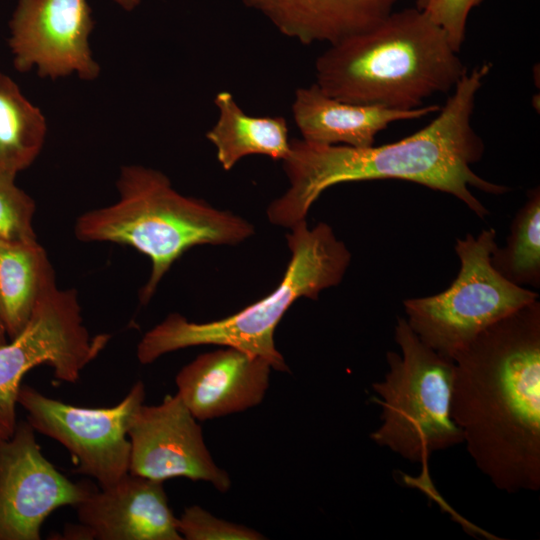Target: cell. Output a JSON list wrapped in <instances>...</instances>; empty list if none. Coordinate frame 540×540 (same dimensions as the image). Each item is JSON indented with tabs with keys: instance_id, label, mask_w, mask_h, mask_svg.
<instances>
[{
	"instance_id": "1",
	"label": "cell",
	"mask_w": 540,
	"mask_h": 540,
	"mask_svg": "<svg viewBox=\"0 0 540 540\" xmlns=\"http://www.w3.org/2000/svg\"><path fill=\"white\" fill-rule=\"evenodd\" d=\"M491 68L490 62H484L467 70L437 116L396 142L351 147L290 139L289 155L282 161L289 188L268 206L270 223L291 228L306 218L313 203L331 186L381 179L413 182L450 194L485 218L489 211L471 188L494 195L510 190L471 168L484 153L472 115L478 91Z\"/></svg>"
},
{
	"instance_id": "2",
	"label": "cell",
	"mask_w": 540,
	"mask_h": 540,
	"mask_svg": "<svg viewBox=\"0 0 540 540\" xmlns=\"http://www.w3.org/2000/svg\"><path fill=\"white\" fill-rule=\"evenodd\" d=\"M451 416L478 469L507 493L540 489V303L482 331L452 358Z\"/></svg>"
},
{
	"instance_id": "3",
	"label": "cell",
	"mask_w": 540,
	"mask_h": 540,
	"mask_svg": "<svg viewBox=\"0 0 540 540\" xmlns=\"http://www.w3.org/2000/svg\"><path fill=\"white\" fill-rule=\"evenodd\" d=\"M466 71L443 30L415 7L328 45L315 61V83L341 101L409 111L453 90Z\"/></svg>"
},
{
	"instance_id": "4",
	"label": "cell",
	"mask_w": 540,
	"mask_h": 540,
	"mask_svg": "<svg viewBox=\"0 0 540 540\" xmlns=\"http://www.w3.org/2000/svg\"><path fill=\"white\" fill-rule=\"evenodd\" d=\"M116 185L119 200L79 216L74 232L81 241L130 246L150 259L151 273L139 296L142 304L190 248L236 245L255 232L239 215L180 194L158 170L124 166Z\"/></svg>"
},
{
	"instance_id": "5",
	"label": "cell",
	"mask_w": 540,
	"mask_h": 540,
	"mask_svg": "<svg viewBox=\"0 0 540 540\" xmlns=\"http://www.w3.org/2000/svg\"><path fill=\"white\" fill-rule=\"evenodd\" d=\"M287 234L291 258L277 287L264 298L219 320L197 323L178 313L169 314L147 331L137 345L141 364L164 354L200 345L232 347L265 359L272 369L289 372L277 350L274 332L284 314L299 298L318 299L321 291L337 286L351 261V253L324 222L309 228L306 219Z\"/></svg>"
},
{
	"instance_id": "6",
	"label": "cell",
	"mask_w": 540,
	"mask_h": 540,
	"mask_svg": "<svg viewBox=\"0 0 540 540\" xmlns=\"http://www.w3.org/2000/svg\"><path fill=\"white\" fill-rule=\"evenodd\" d=\"M394 338L401 352L387 353L388 371L372 384L381 424L370 438L410 462L425 463L432 453L463 443L451 416L454 361L422 342L405 318L397 319Z\"/></svg>"
},
{
	"instance_id": "7",
	"label": "cell",
	"mask_w": 540,
	"mask_h": 540,
	"mask_svg": "<svg viewBox=\"0 0 540 540\" xmlns=\"http://www.w3.org/2000/svg\"><path fill=\"white\" fill-rule=\"evenodd\" d=\"M495 229L456 239L457 277L444 291L403 302L411 329L426 345L452 360L482 331L537 301L538 293L515 285L491 263L497 247Z\"/></svg>"
},
{
	"instance_id": "8",
	"label": "cell",
	"mask_w": 540,
	"mask_h": 540,
	"mask_svg": "<svg viewBox=\"0 0 540 540\" xmlns=\"http://www.w3.org/2000/svg\"><path fill=\"white\" fill-rule=\"evenodd\" d=\"M109 339L108 334H89L76 290L56 286L45 295L24 329L0 345V438L14 434L17 397L29 370L47 365L56 379L76 383Z\"/></svg>"
},
{
	"instance_id": "9",
	"label": "cell",
	"mask_w": 540,
	"mask_h": 540,
	"mask_svg": "<svg viewBox=\"0 0 540 540\" xmlns=\"http://www.w3.org/2000/svg\"><path fill=\"white\" fill-rule=\"evenodd\" d=\"M145 386L136 382L116 405L87 408L50 398L22 384L17 403L35 431L62 444L77 462L76 473L108 487L129 472L130 441L127 431L137 409L144 404Z\"/></svg>"
},
{
	"instance_id": "10",
	"label": "cell",
	"mask_w": 540,
	"mask_h": 540,
	"mask_svg": "<svg viewBox=\"0 0 540 540\" xmlns=\"http://www.w3.org/2000/svg\"><path fill=\"white\" fill-rule=\"evenodd\" d=\"M72 482L41 452L28 421L0 438V540H39L46 518L62 506L76 507L94 489Z\"/></svg>"
},
{
	"instance_id": "11",
	"label": "cell",
	"mask_w": 540,
	"mask_h": 540,
	"mask_svg": "<svg viewBox=\"0 0 540 540\" xmlns=\"http://www.w3.org/2000/svg\"><path fill=\"white\" fill-rule=\"evenodd\" d=\"M127 436L129 473L161 482L185 477L209 482L220 492L230 489L228 473L214 462L201 426L177 393L166 395L158 405L142 404Z\"/></svg>"
},
{
	"instance_id": "12",
	"label": "cell",
	"mask_w": 540,
	"mask_h": 540,
	"mask_svg": "<svg viewBox=\"0 0 540 540\" xmlns=\"http://www.w3.org/2000/svg\"><path fill=\"white\" fill-rule=\"evenodd\" d=\"M93 27L87 0H19L9 39L16 70L37 66L41 77L77 72L82 79L96 78L100 67L88 42Z\"/></svg>"
},
{
	"instance_id": "13",
	"label": "cell",
	"mask_w": 540,
	"mask_h": 540,
	"mask_svg": "<svg viewBox=\"0 0 540 540\" xmlns=\"http://www.w3.org/2000/svg\"><path fill=\"white\" fill-rule=\"evenodd\" d=\"M271 370L265 359L225 347L182 367L175 378L177 394L197 420L224 417L260 404Z\"/></svg>"
},
{
	"instance_id": "14",
	"label": "cell",
	"mask_w": 540,
	"mask_h": 540,
	"mask_svg": "<svg viewBox=\"0 0 540 540\" xmlns=\"http://www.w3.org/2000/svg\"><path fill=\"white\" fill-rule=\"evenodd\" d=\"M76 509L92 539H183L163 482L129 472L108 487L95 488Z\"/></svg>"
},
{
	"instance_id": "15",
	"label": "cell",
	"mask_w": 540,
	"mask_h": 540,
	"mask_svg": "<svg viewBox=\"0 0 540 540\" xmlns=\"http://www.w3.org/2000/svg\"><path fill=\"white\" fill-rule=\"evenodd\" d=\"M292 116L303 140L326 145L369 147L392 122L419 119L437 113V104L401 111L379 105L355 104L335 99L316 83L294 93Z\"/></svg>"
},
{
	"instance_id": "16",
	"label": "cell",
	"mask_w": 540,
	"mask_h": 540,
	"mask_svg": "<svg viewBox=\"0 0 540 540\" xmlns=\"http://www.w3.org/2000/svg\"><path fill=\"white\" fill-rule=\"evenodd\" d=\"M398 0H241L303 45L336 44L382 20Z\"/></svg>"
},
{
	"instance_id": "17",
	"label": "cell",
	"mask_w": 540,
	"mask_h": 540,
	"mask_svg": "<svg viewBox=\"0 0 540 540\" xmlns=\"http://www.w3.org/2000/svg\"><path fill=\"white\" fill-rule=\"evenodd\" d=\"M213 102L218 117L206 138L215 147L217 160L225 171L249 155L281 161L287 158L290 139L284 117L248 115L228 91L218 92Z\"/></svg>"
},
{
	"instance_id": "18",
	"label": "cell",
	"mask_w": 540,
	"mask_h": 540,
	"mask_svg": "<svg viewBox=\"0 0 540 540\" xmlns=\"http://www.w3.org/2000/svg\"><path fill=\"white\" fill-rule=\"evenodd\" d=\"M54 287L55 275L45 249L32 242H0V323L16 337L35 307Z\"/></svg>"
},
{
	"instance_id": "19",
	"label": "cell",
	"mask_w": 540,
	"mask_h": 540,
	"mask_svg": "<svg viewBox=\"0 0 540 540\" xmlns=\"http://www.w3.org/2000/svg\"><path fill=\"white\" fill-rule=\"evenodd\" d=\"M42 112L0 73V173L16 177L39 155L46 136Z\"/></svg>"
},
{
	"instance_id": "20",
	"label": "cell",
	"mask_w": 540,
	"mask_h": 540,
	"mask_svg": "<svg viewBox=\"0 0 540 540\" xmlns=\"http://www.w3.org/2000/svg\"><path fill=\"white\" fill-rule=\"evenodd\" d=\"M496 271L511 283L525 287L540 285V190L529 191L516 213L504 248L491 256Z\"/></svg>"
},
{
	"instance_id": "21",
	"label": "cell",
	"mask_w": 540,
	"mask_h": 540,
	"mask_svg": "<svg viewBox=\"0 0 540 540\" xmlns=\"http://www.w3.org/2000/svg\"><path fill=\"white\" fill-rule=\"evenodd\" d=\"M14 180L15 176L0 173V242L36 241L35 202Z\"/></svg>"
},
{
	"instance_id": "22",
	"label": "cell",
	"mask_w": 540,
	"mask_h": 540,
	"mask_svg": "<svg viewBox=\"0 0 540 540\" xmlns=\"http://www.w3.org/2000/svg\"><path fill=\"white\" fill-rule=\"evenodd\" d=\"M177 530L187 540H261L258 531L213 516L198 505L186 508L177 518Z\"/></svg>"
},
{
	"instance_id": "23",
	"label": "cell",
	"mask_w": 540,
	"mask_h": 540,
	"mask_svg": "<svg viewBox=\"0 0 540 540\" xmlns=\"http://www.w3.org/2000/svg\"><path fill=\"white\" fill-rule=\"evenodd\" d=\"M481 0H427L424 13L445 33L455 52H459L466 34V22L470 10Z\"/></svg>"
},
{
	"instance_id": "24",
	"label": "cell",
	"mask_w": 540,
	"mask_h": 540,
	"mask_svg": "<svg viewBox=\"0 0 540 540\" xmlns=\"http://www.w3.org/2000/svg\"><path fill=\"white\" fill-rule=\"evenodd\" d=\"M121 7L124 9L130 11L133 8H135L139 3L140 0H115Z\"/></svg>"
},
{
	"instance_id": "25",
	"label": "cell",
	"mask_w": 540,
	"mask_h": 540,
	"mask_svg": "<svg viewBox=\"0 0 540 540\" xmlns=\"http://www.w3.org/2000/svg\"><path fill=\"white\" fill-rule=\"evenodd\" d=\"M7 342V335L5 333V330L2 326V324L0 323V345L4 344Z\"/></svg>"
},
{
	"instance_id": "26",
	"label": "cell",
	"mask_w": 540,
	"mask_h": 540,
	"mask_svg": "<svg viewBox=\"0 0 540 540\" xmlns=\"http://www.w3.org/2000/svg\"><path fill=\"white\" fill-rule=\"evenodd\" d=\"M427 3V0H416V8L419 10H423Z\"/></svg>"
}]
</instances>
